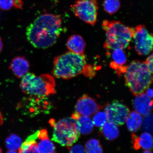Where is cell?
<instances>
[{
  "instance_id": "1",
  "label": "cell",
  "mask_w": 153,
  "mask_h": 153,
  "mask_svg": "<svg viewBox=\"0 0 153 153\" xmlns=\"http://www.w3.org/2000/svg\"><path fill=\"white\" fill-rule=\"evenodd\" d=\"M62 20L58 15H40L27 28V38L35 48L46 49L54 45L62 31Z\"/></svg>"
},
{
  "instance_id": "2",
  "label": "cell",
  "mask_w": 153,
  "mask_h": 153,
  "mask_svg": "<svg viewBox=\"0 0 153 153\" xmlns=\"http://www.w3.org/2000/svg\"><path fill=\"white\" fill-rule=\"evenodd\" d=\"M85 54L68 51L55 57L52 73L56 78L68 79L82 73L86 65Z\"/></svg>"
},
{
  "instance_id": "3",
  "label": "cell",
  "mask_w": 153,
  "mask_h": 153,
  "mask_svg": "<svg viewBox=\"0 0 153 153\" xmlns=\"http://www.w3.org/2000/svg\"><path fill=\"white\" fill-rule=\"evenodd\" d=\"M124 74L126 85L135 96L144 93L152 82V74L145 61H133L127 66Z\"/></svg>"
},
{
  "instance_id": "4",
  "label": "cell",
  "mask_w": 153,
  "mask_h": 153,
  "mask_svg": "<svg viewBox=\"0 0 153 153\" xmlns=\"http://www.w3.org/2000/svg\"><path fill=\"white\" fill-rule=\"evenodd\" d=\"M102 27L106 32L104 48L107 50L125 48L133 38L134 28L126 26L120 21L105 20Z\"/></svg>"
},
{
  "instance_id": "5",
  "label": "cell",
  "mask_w": 153,
  "mask_h": 153,
  "mask_svg": "<svg viewBox=\"0 0 153 153\" xmlns=\"http://www.w3.org/2000/svg\"><path fill=\"white\" fill-rule=\"evenodd\" d=\"M20 87L24 93L34 97H45L56 93L54 78L49 74L37 76L27 73L22 77Z\"/></svg>"
},
{
  "instance_id": "6",
  "label": "cell",
  "mask_w": 153,
  "mask_h": 153,
  "mask_svg": "<svg viewBox=\"0 0 153 153\" xmlns=\"http://www.w3.org/2000/svg\"><path fill=\"white\" fill-rule=\"evenodd\" d=\"M53 128L52 140L62 146H71L77 141L80 136L76 120L71 118H66L57 122L54 120L49 121Z\"/></svg>"
},
{
  "instance_id": "7",
  "label": "cell",
  "mask_w": 153,
  "mask_h": 153,
  "mask_svg": "<svg viewBox=\"0 0 153 153\" xmlns=\"http://www.w3.org/2000/svg\"><path fill=\"white\" fill-rule=\"evenodd\" d=\"M98 0H77L71 5L75 16L86 23L94 26L99 9Z\"/></svg>"
},
{
  "instance_id": "8",
  "label": "cell",
  "mask_w": 153,
  "mask_h": 153,
  "mask_svg": "<svg viewBox=\"0 0 153 153\" xmlns=\"http://www.w3.org/2000/svg\"><path fill=\"white\" fill-rule=\"evenodd\" d=\"M133 38L135 49L139 55H146L152 51L153 38L145 26L140 25L134 28Z\"/></svg>"
},
{
  "instance_id": "9",
  "label": "cell",
  "mask_w": 153,
  "mask_h": 153,
  "mask_svg": "<svg viewBox=\"0 0 153 153\" xmlns=\"http://www.w3.org/2000/svg\"><path fill=\"white\" fill-rule=\"evenodd\" d=\"M105 111L108 121L118 126L125 123L130 113L129 108L117 100L106 105Z\"/></svg>"
},
{
  "instance_id": "10",
  "label": "cell",
  "mask_w": 153,
  "mask_h": 153,
  "mask_svg": "<svg viewBox=\"0 0 153 153\" xmlns=\"http://www.w3.org/2000/svg\"><path fill=\"white\" fill-rule=\"evenodd\" d=\"M102 108L95 99L85 94L80 97L76 105V111L82 116H90Z\"/></svg>"
},
{
  "instance_id": "11",
  "label": "cell",
  "mask_w": 153,
  "mask_h": 153,
  "mask_svg": "<svg viewBox=\"0 0 153 153\" xmlns=\"http://www.w3.org/2000/svg\"><path fill=\"white\" fill-rule=\"evenodd\" d=\"M153 101L144 93L136 96L133 105L137 112L143 116L150 113L152 110Z\"/></svg>"
},
{
  "instance_id": "12",
  "label": "cell",
  "mask_w": 153,
  "mask_h": 153,
  "mask_svg": "<svg viewBox=\"0 0 153 153\" xmlns=\"http://www.w3.org/2000/svg\"><path fill=\"white\" fill-rule=\"evenodd\" d=\"M112 57L114 62L111 63V68L115 70L119 76L122 73L124 74L127 68L124 66L127 62V56L123 49L113 50Z\"/></svg>"
},
{
  "instance_id": "13",
  "label": "cell",
  "mask_w": 153,
  "mask_h": 153,
  "mask_svg": "<svg viewBox=\"0 0 153 153\" xmlns=\"http://www.w3.org/2000/svg\"><path fill=\"white\" fill-rule=\"evenodd\" d=\"M30 65L29 62L25 57L18 56L13 59L10 68L17 77L21 78L27 73Z\"/></svg>"
},
{
  "instance_id": "14",
  "label": "cell",
  "mask_w": 153,
  "mask_h": 153,
  "mask_svg": "<svg viewBox=\"0 0 153 153\" xmlns=\"http://www.w3.org/2000/svg\"><path fill=\"white\" fill-rule=\"evenodd\" d=\"M71 117L76 120L78 130L82 134H89L93 131L94 124L93 120L88 116L81 115L75 111Z\"/></svg>"
},
{
  "instance_id": "15",
  "label": "cell",
  "mask_w": 153,
  "mask_h": 153,
  "mask_svg": "<svg viewBox=\"0 0 153 153\" xmlns=\"http://www.w3.org/2000/svg\"><path fill=\"white\" fill-rule=\"evenodd\" d=\"M66 46L70 51L78 54H84L86 43L83 38L78 34H74L68 38Z\"/></svg>"
},
{
  "instance_id": "16",
  "label": "cell",
  "mask_w": 153,
  "mask_h": 153,
  "mask_svg": "<svg viewBox=\"0 0 153 153\" xmlns=\"http://www.w3.org/2000/svg\"><path fill=\"white\" fill-rule=\"evenodd\" d=\"M38 131L28 137L23 143L19 149V153H39L37 142L36 139L38 138Z\"/></svg>"
},
{
  "instance_id": "17",
  "label": "cell",
  "mask_w": 153,
  "mask_h": 153,
  "mask_svg": "<svg viewBox=\"0 0 153 153\" xmlns=\"http://www.w3.org/2000/svg\"><path fill=\"white\" fill-rule=\"evenodd\" d=\"M134 143L138 150L141 148L145 150H150L153 147L152 135L148 132L141 134L140 137L136 135Z\"/></svg>"
},
{
  "instance_id": "18",
  "label": "cell",
  "mask_w": 153,
  "mask_h": 153,
  "mask_svg": "<svg viewBox=\"0 0 153 153\" xmlns=\"http://www.w3.org/2000/svg\"><path fill=\"white\" fill-rule=\"evenodd\" d=\"M142 120L141 114L137 111H133L129 113L126 120L128 129L131 132L137 131L142 125Z\"/></svg>"
},
{
  "instance_id": "19",
  "label": "cell",
  "mask_w": 153,
  "mask_h": 153,
  "mask_svg": "<svg viewBox=\"0 0 153 153\" xmlns=\"http://www.w3.org/2000/svg\"><path fill=\"white\" fill-rule=\"evenodd\" d=\"M100 131L105 138L112 141L119 136L120 131L117 126L112 122H106L102 127Z\"/></svg>"
},
{
  "instance_id": "20",
  "label": "cell",
  "mask_w": 153,
  "mask_h": 153,
  "mask_svg": "<svg viewBox=\"0 0 153 153\" xmlns=\"http://www.w3.org/2000/svg\"><path fill=\"white\" fill-rule=\"evenodd\" d=\"M22 144V140L18 135L14 134H11L5 139L6 147L8 153H16Z\"/></svg>"
},
{
  "instance_id": "21",
  "label": "cell",
  "mask_w": 153,
  "mask_h": 153,
  "mask_svg": "<svg viewBox=\"0 0 153 153\" xmlns=\"http://www.w3.org/2000/svg\"><path fill=\"white\" fill-rule=\"evenodd\" d=\"M39 142L37 143L38 151L40 153H55L56 149L53 143L49 138L40 139Z\"/></svg>"
},
{
  "instance_id": "22",
  "label": "cell",
  "mask_w": 153,
  "mask_h": 153,
  "mask_svg": "<svg viewBox=\"0 0 153 153\" xmlns=\"http://www.w3.org/2000/svg\"><path fill=\"white\" fill-rule=\"evenodd\" d=\"M85 152L88 153H101L103 152L102 146L98 140H89L85 145Z\"/></svg>"
},
{
  "instance_id": "23",
  "label": "cell",
  "mask_w": 153,
  "mask_h": 153,
  "mask_svg": "<svg viewBox=\"0 0 153 153\" xmlns=\"http://www.w3.org/2000/svg\"><path fill=\"white\" fill-rule=\"evenodd\" d=\"M103 5L105 11L111 15L117 12L121 4L120 0H104Z\"/></svg>"
},
{
  "instance_id": "24",
  "label": "cell",
  "mask_w": 153,
  "mask_h": 153,
  "mask_svg": "<svg viewBox=\"0 0 153 153\" xmlns=\"http://www.w3.org/2000/svg\"><path fill=\"white\" fill-rule=\"evenodd\" d=\"M22 0H0V9L3 10H9L12 7L22 8Z\"/></svg>"
},
{
  "instance_id": "25",
  "label": "cell",
  "mask_w": 153,
  "mask_h": 153,
  "mask_svg": "<svg viewBox=\"0 0 153 153\" xmlns=\"http://www.w3.org/2000/svg\"><path fill=\"white\" fill-rule=\"evenodd\" d=\"M93 117L94 125L97 127H100L108 121V118L105 112L97 111L95 113Z\"/></svg>"
},
{
  "instance_id": "26",
  "label": "cell",
  "mask_w": 153,
  "mask_h": 153,
  "mask_svg": "<svg viewBox=\"0 0 153 153\" xmlns=\"http://www.w3.org/2000/svg\"><path fill=\"white\" fill-rule=\"evenodd\" d=\"M143 118L142 124L143 129V131L148 132V133L152 132L153 116L152 114L147 115Z\"/></svg>"
},
{
  "instance_id": "27",
  "label": "cell",
  "mask_w": 153,
  "mask_h": 153,
  "mask_svg": "<svg viewBox=\"0 0 153 153\" xmlns=\"http://www.w3.org/2000/svg\"><path fill=\"white\" fill-rule=\"evenodd\" d=\"M82 73L86 76L90 78L93 77L96 74V72L93 67L90 65H88L87 64L84 68Z\"/></svg>"
},
{
  "instance_id": "28",
  "label": "cell",
  "mask_w": 153,
  "mask_h": 153,
  "mask_svg": "<svg viewBox=\"0 0 153 153\" xmlns=\"http://www.w3.org/2000/svg\"><path fill=\"white\" fill-rule=\"evenodd\" d=\"M71 153H85V149L81 145L77 144L67 147Z\"/></svg>"
},
{
  "instance_id": "29",
  "label": "cell",
  "mask_w": 153,
  "mask_h": 153,
  "mask_svg": "<svg viewBox=\"0 0 153 153\" xmlns=\"http://www.w3.org/2000/svg\"><path fill=\"white\" fill-rule=\"evenodd\" d=\"M148 67L149 71L152 74L153 72V53L149 55L145 61Z\"/></svg>"
},
{
  "instance_id": "30",
  "label": "cell",
  "mask_w": 153,
  "mask_h": 153,
  "mask_svg": "<svg viewBox=\"0 0 153 153\" xmlns=\"http://www.w3.org/2000/svg\"><path fill=\"white\" fill-rule=\"evenodd\" d=\"M146 95L150 98H152L153 97V92L152 89L148 88L146 90Z\"/></svg>"
},
{
  "instance_id": "31",
  "label": "cell",
  "mask_w": 153,
  "mask_h": 153,
  "mask_svg": "<svg viewBox=\"0 0 153 153\" xmlns=\"http://www.w3.org/2000/svg\"><path fill=\"white\" fill-rule=\"evenodd\" d=\"M4 122L3 117L1 111H0V126L3 125Z\"/></svg>"
},
{
  "instance_id": "32",
  "label": "cell",
  "mask_w": 153,
  "mask_h": 153,
  "mask_svg": "<svg viewBox=\"0 0 153 153\" xmlns=\"http://www.w3.org/2000/svg\"><path fill=\"white\" fill-rule=\"evenodd\" d=\"M3 48V44L1 38L0 37V53H1L2 51Z\"/></svg>"
},
{
  "instance_id": "33",
  "label": "cell",
  "mask_w": 153,
  "mask_h": 153,
  "mask_svg": "<svg viewBox=\"0 0 153 153\" xmlns=\"http://www.w3.org/2000/svg\"><path fill=\"white\" fill-rule=\"evenodd\" d=\"M2 152V150L0 148V153Z\"/></svg>"
}]
</instances>
